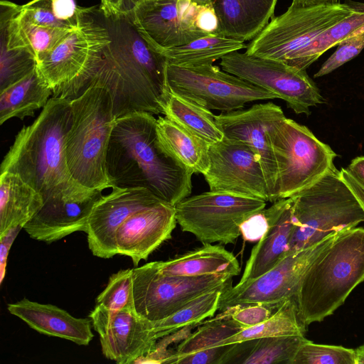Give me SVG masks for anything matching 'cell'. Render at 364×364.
<instances>
[{"instance_id":"1","label":"cell","mask_w":364,"mask_h":364,"mask_svg":"<svg viewBox=\"0 0 364 364\" xmlns=\"http://www.w3.org/2000/svg\"><path fill=\"white\" fill-rule=\"evenodd\" d=\"M106 168L113 187L145 188L174 206L191 193L193 173L159 146L156 119L149 112L117 118Z\"/></svg>"},{"instance_id":"2","label":"cell","mask_w":364,"mask_h":364,"mask_svg":"<svg viewBox=\"0 0 364 364\" xmlns=\"http://www.w3.org/2000/svg\"><path fill=\"white\" fill-rule=\"evenodd\" d=\"M107 19L111 42L88 85L109 92L116 118L138 112L162 114L168 90L165 58L141 38L129 16Z\"/></svg>"},{"instance_id":"3","label":"cell","mask_w":364,"mask_h":364,"mask_svg":"<svg viewBox=\"0 0 364 364\" xmlns=\"http://www.w3.org/2000/svg\"><path fill=\"white\" fill-rule=\"evenodd\" d=\"M70 100L51 97L40 114L16 135L0 173L18 174L45 200L84 187L71 176L65 137L70 127Z\"/></svg>"},{"instance_id":"4","label":"cell","mask_w":364,"mask_h":364,"mask_svg":"<svg viewBox=\"0 0 364 364\" xmlns=\"http://www.w3.org/2000/svg\"><path fill=\"white\" fill-rule=\"evenodd\" d=\"M363 281L364 228L341 230L301 277L295 295L301 318L306 326L322 321Z\"/></svg>"},{"instance_id":"5","label":"cell","mask_w":364,"mask_h":364,"mask_svg":"<svg viewBox=\"0 0 364 364\" xmlns=\"http://www.w3.org/2000/svg\"><path fill=\"white\" fill-rule=\"evenodd\" d=\"M72 119L65 137V154L73 178L91 189L112 188L106 155L117 119L112 97L105 88L90 85L70 100Z\"/></svg>"},{"instance_id":"6","label":"cell","mask_w":364,"mask_h":364,"mask_svg":"<svg viewBox=\"0 0 364 364\" xmlns=\"http://www.w3.org/2000/svg\"><path fill=\"white\" fill-rule=\"evenodd\" d=\"M291 198L294 228L287 251L308 247L364 222L363 209L336 167Z\"/></svg>"},{"instance_id":"7","label":"cell","mask_w":364,"mask_h":364,"mask_svg":"<svg viewBox=\"0 0 364 364\" xmlns=\"http://www.w3.org/2000/svg\"><path fill=\"white\" fill-rule=\"evenodd\" d=\"M267 134L277 162V200L294 196L336 167L332 149L285 115L269 124Z\"/></svg>"},{"instance_id":"8","label":"cell","mask_w":364,"mask_h":364,"mask_svg":"<svg viewBox=\"0 0 364 364\" xmlns=\"http://www.w3.org/2000/svg\"><path fill=\"white\" fill-rule=\"evenodd\" d=\"M111 42L107 26L88 19L57 45L37 68L53 97L73 100L87 87Z\"/></svg>"},{"instance_id":"9","label":"cell","mask_w":364,"mask_h":364,"mask_svg":"<svg viewBox=\"0 0 364 364\" xmlns=\"http://www.w3.org/2000/svg\"><path fill=\"white\" fill-rule=\"evenodd\" d=\"M359 4L346 0L310 7L290 5L284 14L271 18L247 45L245 53L291 65L318 35L352 14Z\"/></svg>"},{"instance_id":"10","label":"cell","mask_w":364,"mask_h":364,"mask_svg":"<svg viewBox=\"0 0 364 364\" xmlns=\"http://www.w3.org/2000/svg\"><path fill=\"white\" fill-rule=\"evenodd\" d=\"M265 200L227 192L208 191L188 196L175 205L176 219L184 232L203 244H234L240 226L266 207Z\"/></svg>"},{"instance_id":"11","label":"cell","mask_w":364,"mask_h":364,"mask_svg":"<svg viewBox=\"0 0 364 364\" xmlns=\"http://www.w3.org/2000/svg\"><path fill=\"white\" fill-rule=\"evenodd\" d=\"M226 274L198 277L161 273L154 262L132 269V301L135 311L151 322L162 320L210 291L232 286Z\"/></svg>"},{"instance_id":"12","label":"cell","mask_w":364,"mask_h":364,"mask_svg":"<svg viewBox=\"0 0 364 364\" xmlns=\"http://www.w3.org/2000/svg\"><path fill=\"white\" fill-rule=\"evenodd\" d=\"M166 79L169 90L210 110L230 112L248 102L277 99L269 91L213 64L178 66L166 63Z\"/></svg>"},{"instance_id":"13","label":"cell","mask_w":364,"mask_h":364,"mask_svg":"<svg viewBox=\"0 0 364 364\" xmlns=\"http://www.w3.org/2000/svg\"><path fill=\"white\" fill-rule=\"evenodd\" d=\"M223 70L267 90L282 99L296 114H311L310 107L326 102L307 75L283 62L232 52L220 59Z\"/></svg>"},{"instance_id":"14","label":"cell","mask_w":364,"mask_h":364,"mask_svg":"<svg viewBox=\"0 0 364 364\" xmlns=\"http://www.w3.org/2000/svg\"><path fill=\"white\" fill-rule=\"evenodd\" d=\"M338 232L308 247L287 251L279 262L268 272L242 284L237 283L223 291L218 310L223 311L237 305L252 303L279 307L288 299H295L299 283L308 266Z\"/></svg>"},{"instance_id":"15","label":"cell","mask_w":364,"mask_h":364,"mask_svg":"<svg viewBox=\"0 0 364 364\" xmlns=\"http://www.w3.org/2000/svg\"><path fill=\"white\" fill-rule=\"evenodd\" d=\"M203 6L193 0H139L129 18L141 38L160 54L211 35L198 26Z\"/></svg>"},{"instance_id":"16","label":"cell","mask_w":364,"mask_h":364,"mask_svg":"<svg viewBox=\"0 0 364 364\" xmlns=\"http://www.w3.org/2000/svg\"><path fill=\"white\" fill-rule=\"evenodd\" d=\"M209 159V168L203 176L210 191L269 200L260 161L246 144L224 137L210 145Z\"/></svg>"},{"instance_id":"17","label":"cell","mask_w":364,"mask_h":364,"mask_svg":"<svg viewBox=\"0 0 364 364\" xmlns=\"http://www.w3.org/2000/svg\"><path fill=\"white\" fill-rule=\"evenodd\" d=\"M89 318L100 336L102 354L118 364L136 363L156 348L158 340L151 321L133 305L112 311L96 304Z\"/></svg>"},{"instance_id":"18","label":"cell","mask_w":364,"mask_h":364,"mask_svg":"<svg viewBox=\"0 0 364 364\" xmlns=\"http://www.w3.org/2000/svg\"><path fill=\"white\" fill-rule=\"evenodd\" d=\"M284 115L282 108L272 102L215 115L224 137L238 140L249 146L262 165L269 200H277V167L267 130L269 124Z\"/></svg>"},{"instance_id":"19","label":"cell","mask_w":364,"mask_h":364,"mask_svg":"<svg viewBox=\"0 0 364 364\" xmlns=\"http://www.w3.org/2000/svg\"><path fill=\"white\" fill-rule=\"evenodd\" d=\"M164 201L145 188L114 186L95 204L85 232L92 255L109 259L117 255L116 233L121 224L133 213Z\"/></svg>"},{"instance_id":"20","label":"cell","mask_w":364,"mask_h":364,"mask_svg":"<svg viewBox=\"0 0 364 364\" xmlns=\"http://www.w3.org/2000/svg\"><path fill=\"white\" fill-rule=\"evenodd\" d=\"M103 191L82 187L44 200L42 208L23 228L33 239L50 243L87 230L93 208Z\"/></svg>"},{"instance_id":"21","label":"cell","mask_w":364,"mask_h":364,"mask_svg":"<svg viewBox=\"0 0 364 364\" xmlns=\"http://www.w3.org/2000/svg\"><path fill=\"white\" fill-rule=\"evenodd\" d=\"M176 223L175 206L165 201L133 213L117 231V253L130 257L137 267L171 237Z\"/></svg>"},{"instance_id":"22","label":"cell","mask_w":364,"mask_h":364,"mask_svg":"<svg viewBox=\"0 0 364 364\" xmlns=\"http://www.w3.org/2000/svg\"><path fill=\"white\" fill-rule=\"evenodd\" d=\"M269 228L252 249L239 284L259 277L284 257L294 228L293 199H279L266 208Z\"/></svg>"},{"instance_id":"23","label":"cell","mask_w":364,"mask_h":364,"mask_svg":"<svg viewBox=\"0 0 364 364\" xmlns=\"http://www.w3.org/2000/svg\"><path fill=\"white\" fill-rule=\"evenodd\" d=\"M7 309L35 331L48 336L66 339L80 346H87L94 337L90 318H75L52 304L24 298L9 304Z\"/></svg>"},{"instance_id":"24","label":"cell","mask_w":364,"mask_h":364,"mask_svg":"<svg viewBox=\"0 0 364 364\" xmlns=\"http://www.w3.org/2000/svg\"><path fill=\"white\" fill-rule=\"evenodd\" d=\"M0 6L1 44L8 50H26L33 55L37 65L65 37L76 30L33 23L18 14L19 5L7 0H1Z\"/></svg>"},{"instance_id":"25","label":"cell","mask_w":364,"mask_h":364,"mask_svg":"<svg viewBox=\"0 0 364 364\" xmlns=\"http://www.w3.org/2000/svg\"><path fill=\"white\" fill-rule=\"evenodd\" d=\"M277 0H210L218 33L242 41L252 40L272 18Z\"/></svg>"},{"instance_id":"26","label":"cell","mask_w":364,"mask_h":364,"mask_svg":"<svg viewBox=\"0 0 364 364\" xmlns=\"http://www.w3.org/2000/svg\"><path fill=\"white\" fill-rule=\"evenodd\" d=\"M157 269L170 276L198 277L214 274L237 276L241 271L236 257L221 245L203 244L176 257L154 262Z\"/></svg>"},{"instance_id":"27","label":"cell","mask_w":364,"mask_h":364,"mask_svg":"<svg viewBox=\"0 0 364 364\" xmlns=\"http://www.w3.org/2000/svg\"><path fill=\"white\" fill-rule=\"evenodd\" d=\"M43 205L42 195L18 174L0 176V237L10 229L23 226Z\"/></svg>"},{"instance_id":"28","label":"cell","mask_w":364,"mask_h":364,"mask_svg":"<svg viewBox=\"0 0 364 364\" xmlns=\"http://www.w3.org/2000/svg\"><path fill=\"white\" fill-rule=\"evenodd\" d=\"M302 335L263 337L230 344L220 364H292Z\"/></svg>"},{"instance_id":"29","label":"cell","mask_w":364,"mask_h":364,"mask_svg":"<svg viewBox=\"0 0 364 364\" xmlns=\"http://www.w3.org/2000/svg\"><path fill=\"white\" fill-rule=\"evenodd\" d=\"M159 146L193 173L204 175L210 166V145L166 117L156 119Z\"/></svg>"},{"instance_id":"30","label":"cell","mask_w":364,"mask_h":364,"mask_svg":"<svg viewBox=\"0 0 364 364\" xmlns=\"http://www.w3.org/2000/svg\"><path fill=\"white\" fill-rule=\"evenodd\" d=\"M53 92L37 66L21 80L0 91V124L11 118L23 120L43 108Z\"/></svg>"},{"instance_id":"31","label":"cell","mask_w":364,"mask_h":364,"mask_svg":"<svg viewBox=\"0 0 364 364\" xmlns=\"http://www.w3.org/2000/svg\"><path fill=\"white\" fill-rule=\"evenodd\" d=\"M162 114L209 145L224 138L215 114L210 109L168 90L161 101Z\"/></svg>"},{"instance_id":"32","label":"cell","mask_w":364,"mask_h":364,"mask_svg":"<svg viewBox=\"0 0 364 364\" xmlns=\"http://www.w3.org/2000/svg\"><path fill=\"white\" fill-rule=\"evenodd\" d=\"M246 48L245 41L215 33L168 48L160 54L165 58L167 63L178 66H196L213 64L232 52Z\"/></svg>"},{"instance_id":"33","label":"cell","mask_w":364,"mask_h":364,"mask_svg":"<svg viewBox=\"0 0 364 364\" xmlns=\"http://www.w3.org/2000/svg\"><path fill=\"white\" fill-rule=\"evenodd\" d=\"M306 327L299 316L295 299L291 297L286 300L268 319L244 328L223 341L218 346L263 337L304 336Z\"/></svg>"},{"instance_id":"34","label":"cell","mask_w":364,"mask_h":364,"mask_svg":"<svg viewBox=\"0 0 364 364\" xmlns=\"http://www.w3.org/2000/svg\"><path fill=\"white\" fill-rule=\"evenodd\" d=\"M223 291L220 289L210 291L197 297L169 316L151 322L156 339L169 336L186 327H194L205 318L213 317L218 310Z\"/></svg>"},{"instance_id":"35","label":"cell","mask_w":364,"mask_h":364,"mask_svg":"<svg viewBox=\"0 0 364 364\" xmlns=\"http://www.w3.org/2000/svg\"><path fill=\"white\" fill-rule=\"evenodd\" d=\"M364 25V3L359 4L350 15L318 35L303 49L290 66L306 70L323 53L349 36Z\"/></svg>"},{"instance_id":"36","label":"cell","mask_w":364,"mask_h":364,"mask_svg":"<svg viewBox=\"0 0 364 364\" xmlns=\"http://www.w3.org/2000/svg\"><path fill=\"white\" fill-rule=\"evenodd\" d=\"M243 329L230 316L227 310L223 311V313L205 321L196 331L187 336L173 353L183 355L218 346L223 341Z\"/></svg>"},{"instance_id":"37","label":"cell","mask_w":364,"mask_h":364,"mask_svg":"<svg viewBox=\"0 0 364 364\" xmlns=\"http://www.w3.org/2000/svg\"><path fill=\"white\" fill-rule=\"evenodd\" d=\"M292 364H356L355 349L317 344L305 338Z\"/></svg>"},{"instance_id":"38","label":"cell","mask_w":364,"mask_h":364,"mask_svg":"<svg viewBox=\"0 0 364 364\" xmlns=\"http://www.w3.org/2000/svg\"><path fill=\"white\" fill-rule=\"evenodd\" d=\"M96 304L115 311L132 301V269H121L111 275L105 289L98 295Z\"/></svg>"},{"instance_id":"39","label":"cell","mask_w":364,"mask_h":364,"mask_svg":"<svg viewBox=\"0 0 364 364\" xmlns=\"http://www.w3.org/2000/svg\"><path fill=\"white\" fill-rule=\"evenodd\" d=\"M36 66L35 58L26 50H8L1 44L0 91L21 80Z\"/></svg>"},{"instance_id":"40","label":"cell","mask_w":364,"mask_h":364,"mask_svg":"<svg viewBox=\"0 0 364 364\" xmlns=\"http://www.w3.org/2000/svg\"><path fill=\"white\" fill-rule=\"evenodd\" d=\"M314 77L326 75L357 56L364 48V25L340 42Z\"/></svg>"},{"instance_id":"41","label":"cell","mask_w":364,"mask_h":364,"mask_svg":"<svg viewBox=\"0 0 364 364\" xmlns=\"http://www.w3.org/2000/svg\"><path fill=\"white\" fill-rule=\"evenodd\" d=\"M18 13L27 21L37 25L77 29L61 22L55 16L51 9V0H31L23 5H19Z\"/></svg>"},{"instance_id":"42","label":"cell","mask_w":364,"mask_h":364,"mask_svg":"<svg viewBox=\"0 0 364 364\" xmlns=\"http://www.w3.org/2000/svg\"><path fill=\"white\" fill-rule=\"evenodd\" d=\"M278 308L264 304L252 303L237 305L225 310L235 322L246 328L264 322Z\"/></svg>"},{"instance_id":"43","label":"cell","mask_w":364,"mask_h":364,"mask_svg":"<svg viewBox=\"0 0 364 364\" xmlns=\"http://www.w3.org/2000/svg\"><path fill=\"white\" fill-rule=\"evenodd\" d=\"M230 347V344L208 348L187 354L172 353L163 363L176 364H220V361Z\"/></svg>"},{"instance_id":"44","label":"cell","mask_w":364,"mask_h":364,"mask_svg":"<svg viewBox=\"0 0 364 364\" xmlns=\"http://www.w3.org/2000/svg\"><path fill=\"white\" fill-rule=\"evenodd\" d=\"M269 228L266 208L249 215L240 225V233L245 241H259Z\"/></svg>"},{"instance_id":"45","label":"cell","mask_w":364,"mask_h":364,"mask_svg":"<svg viewBox=\"0 0 364 364\" xmlns=\"http://www.w3.org/2000/svg\"><path fill=\"white\" fill-rule=\"evenodd\" d=\"M100 9L106 18L129 16L136 0H100Z\"/></svg>"},{"instance_id":"46","label":"cell","mask_w":364,"mask_h":364,"mask_svg":"<svg viewBox=\"0 0 364 364\" xmlns=\"http://www.w3.org/2000/svg\"><path fill=\"white\" fill-rule=\"evenodd\" d=\"M23 229L21 226H17L10 229L5 235L0 237V279L1 284L3 282L6 273V267L8 255L10 248L18 235L20 230Z\"/></svg>"},{"instance_id":"47","label":"cell","mask_w":364,"mask_h":364,"mask_svg":"<svg viewBox=\"0 0 364 364\" xmlns=\"http://www.w3.org/2000/svg\"><path fill=\"white\" fill-rule=\"evenodd\" d=\"M198 26L208 33H218V18L210 4L203 6L198 15Z\"/></svg>"},{"instance_id":"48","label":"cell","mask_w":364,"mask_h":364,"mask_svg":"<svg viewBox=\"0 0 364 364\" xmlns=\"http://www.w3.org/2000/svg\"><path fill=\"white\" fill-rule=\"evenodd\" d=\"M341 179L353 193L364 210V186L354 178L345 168L340 171Z\"/></svg>"},{"instance_id":"49","label":"cell","mask_w":364,"mask_h":364,"mask_svg":"<svg viewBox=\"0 0 364 364\" xmlns=\"http://www.w3.org/2000/svg\"><path fill=\"white\" fill-rule=\"evenodd\" d=\"M348 172L364 186V156L353 159L346 168Z\"/></svg>"},{"instance_id":"50","label":"cell","mask_w":364,"mask_h":364,"mask_svg":"<svg viewBox=\"0 0 364 364\" xmlns=\"http://www.w3.org/2000/svg\"><path fill=\"white\" fill-rule=\"evenodd\" d=\"M338 3H340V0H292L291 5L296 7H310Z\"/></svg>"},{"instance_id":"51","label":"cell","mask_w":364,"mask_h":364,"mask_svg":"<svg viewBox=\"0 0 364 364\" xmlns=\"http://www.w3.org/2000/svg\"><path fill=\"white\" fill-rule=\"evenodd\" d=\"M356 364H364V343L355 349Z\"/></svg>"},{"instance_id":"52","label":"cell","mask_w":364,"mask_h":364,"mask_svg":"<svg viewBox=\"0 0 364 364\" xmlns=\"http://www.w3.org/2000/svg\"><path fill=\"white\" fill-rule=\"evenodd\" d=\"M137 1L139 0H136ZM200 4H210V0H193Z\"/></svg>"}]
</instances>
